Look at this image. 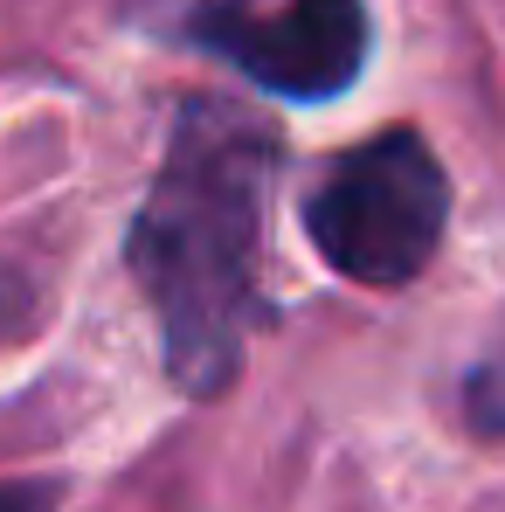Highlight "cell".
I'll list each match as a JSON object with an SVG mask.
<instances>
[{"label": "cell", "instance_id": "1", "mask_svg": "<svg viewBox=\"0 0 505 512\" xmlns=\"http://www.w3.org/2000/svg\"><path fill=\"white\" fill-rule=\"evenodd\" d=\"M270 132L229 104H187L153 173L125 263L160 319L167 374L187 395H222L256 326V250L270 208Z\"/></svg>", "mask_w": 505, "mask_h": 512}, {"label": "cell", "instance_id": "2", "mask_svg": "<svg viewBox=\"0 0 505 512\" xmlns=\"http://www.w3.org/2000/svg\"><path fill=\"white\" fill-rule=\"evenodd\" d=\"M450 180L416 132H381L339 153L305 201V236L339 277L395 291L409 284L443 243Z\"/></svg>", "mask_w": 505, "mask_h": 512}, {"label": "cell", "instance_id": "3", "mask_svg": "<svg viewBox=\"0 0 505 512\" xmlns=\"http://www.w3.org/2000/svg\"><path fill=\"white\" fill-rule=\"evenodd\" d=\"M194 28L250 84L298 97V104L339 97L367 63L360 0H215Z\"/></svg>", "mask_w": 505, "mask_h": 512}]
</instances>
